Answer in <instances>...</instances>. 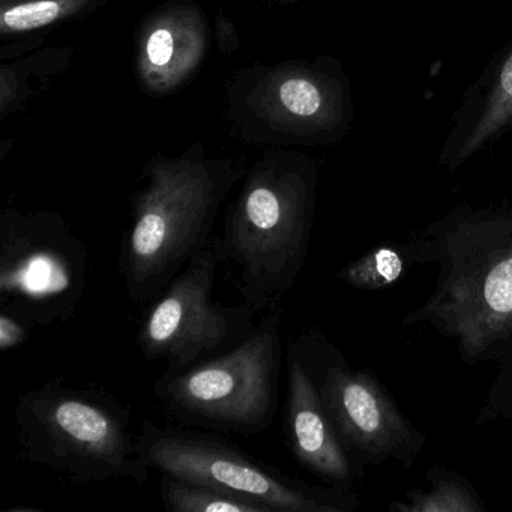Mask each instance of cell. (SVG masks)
Masks as SVG:
<instances>
[{"label": "cell", "mask_w": 512, "mask_h": 512, "mask_svg": "<svg viewBox=\"0 0 512 512\" xmlns=\"http://www.w3.org/2000/svg\"><path fill=\"white\" fill-rule=\"evenodd\" d=\"M14 422L22 457L64 473L71 484H145L151 476L137 455L131 407L97 386L49 380L19 395Z\"/></svg>", "instance_id": "1"}, {"label": "cell", "mask_w": 512, "mask_h": 512, "mask_svg": "<svg viewBox=\"0 0 512 512\" xmlns=\"http://www.w3.org/2000/svg\"><path fill=\"white\" fill-rule=\"evenodd\" d=\"M284 308L266 310L247 340L152 385L161 409L179 425L254 436L269 430L280 407Z\"/></svg>", "instance_id": "2"}, {"label": "cell", "mask_w": 512, "mask_h": 512, "mask_svg": "<svg viewBox=\"0 0 512 512\" xmlns=\"http://www.w3.org/2000/svg\"><path fill=\"white\" fill-rule=\"evenodd\" d=\"M136 449L142 463L160 475L212 485L265 503L275 512H343L355 500L341 488L313 487L290 478L214 431L146 419L137 431Z\"/></svg>", "instance_id": "3"}, {"label": "cell", "mask_w": 512, "mask_h": 512, "mask_svg": "<svg viewBox=\"0 0 512 512\" xmlns=\"http://www.w3.org/2000/svg\"><path fill=\"white\" fill-rule=\"evenodd\" d=\"M311 206L304 193L251 187L214 236L220 265L232 266L245 304L257 313L280 305L307 260Z\"/></svg>", "instance_id": "4"}, {"label": "cell", "mask_w": 512, "mask_h": 512, "mask_svg": "<svg viewBox=\"0 0 512 512\" xmlns=\"http://www.w3.org/2000/svg\"><path fill=\"white\" fill-rule=\"evenodd\" d=\"M89 283L82 239L55 214L7 212L0 220V308L26 325L73 319Z\"/></svg>", "instance_id": "5"}, {"label": "cell", "mask_w": 512, "mask_h": 512, "mask_svg": "<svg viewBox=\"0 0 512 512\" xmlns=\"http://www.w3.org/2000/svg\"><path fill=\"white\" fill-rule=\"evenodd\" d=\"M218 266L211 239L149 302L136 338L143 358L163 361L166 371H179L250 337L257 311L245 302L227 305L212 296Z\"/></svg>", "instance_id": "6"}, {"label": "cell", "mask_w": 512, "mask_h": 512, "mask_svg": "<svg viewBox=\"0 0 512 512\" xmlns=\"http://www.w3.org/2000/svg\"><path fill=\"white\" fill-rule=\"evenodd\" d=\"M316 382L323 406L350 455L409 460L422 436L367 371L341 364L316 332L289 344Z\"/></svg>", "instance_id": "7"}, {"label": "cell", "mask_w": 512, "mask_h": 512, "mask_svg": "<svg viewBox=\"0 0 512 512\" xmlns=\"http://www.w3.org/2000/svg\"><path fill=\"white\" fill-rule=\"evenodd\" d=\"M287 398L284 439L296 461L319 478L349 485L355 476L352 455L338 436L319 389L299 356L287 347Z\"/></svg>", "instance_id": "8"}, {"label": "cell", "mask_w": 512, "mask_h": 512, "mask_svg": "<svg viewBox=\"0 0 512 512\" xmlns=\"http://www.w3.org/2000/svg\"><path fill=\"white\" fill-rule=\"evenodd\" d=\"M161 499L169 512H275L271 506L200 482L161 475Z\"/></svg>", "instance_id": "9"}, {"label": "cell", "mask_w": 512, "mask_h": 512, "mask_svg": "<svg viewBox=\"0 0 512 512\" xmlns=\"http://www.w3.org/2000/svg\"><path fill=\"white\" fill-rule=\"evenodd\" d=\"M512 122V53L500 68L493 91L479 116L478 124L464 142L460 160L478 152L485 143Z\"/></svg>", "instance_id": "10"}, {"label": "cell", "mask_w": 512, "mask_h": 512, "mask_svg": "<svg viewBox=\"0 0 512 512\" xmlns=\"http://www.w3.org/2000/svg\"><path fill=\"white\" fill-rule=\"evenodd\" d=\"M431 481V491L409 493L410 505L395 503L391 509L409 512H479L484 509L469 485L457 476L436 470Z\"/></svg>", "instance_id": "11"}, {"label": "cell", "mask_w": 512, "mask_h": 512, "mask_svg": "<svg viewBox=\"0 0 512 512\" xmlns=\"http://www.w3.org/2000/svg\"><path fill=\"white\" fill-rule=\"evenodd\" d=\"M404 271L403 257L388 247L376 248L343 269L340 278L358 289H383L400 280Z\"/></svg>", "instance_id": "12"}, {"label": "cell", "mask_w": 512, "mask_h": 512, "mask_svg": "<svg viewBox=\"0 0 512 512\" xmlns=\"http://www.w3.org/2000/svg\"><path fill=\"white\" fill-rule=\"evenodd\" d=\"M59 5L50 0L20 5L7 11L4 16L5 28L11 31H29L49 25L58 17Z\"/></svg>", "instance_id": "13"}, {"label": "cell", "mask_w": 512, "mask_h": 512, "mask_svg": "<svg viewBox=\"0 0 512 512\" xmlns=\"http://www.w3.org/2000/svg\"><path fill=\"white\" fill-rule=\"evenodd\" d=\"M284 106L299 116L316 115L322 106V95L313 83L307 80L293 79L284 83L280 91Z\"/></svg>", "instance_id": "14"}, {"label": "cell", "mask_w": 512, "mask_h": 512, "mask_svg": "<svg viewBox=\"0 0 512 512\" xmlns=\"http://www.w3.org/2000/svg\"><path fill=\"white\" fill-rule=\"evenodd\" d=\"M31 326L7 311H0V350L7 353L28 341Z\"/></svg>", "instance_id": "15"}, {"label": "cell", "mask_w": 512, "mask_h": 512, "mask_svg": "<svg viewBox=\"0 0 512 512\" xmlns=\"http://www.w3.org/2000/svg\"><path fill=\"white\" fill-rule=\"evenodd\" d=\"M173 38L169 31L160 29L152 34L148 43V56L152 64L166 65L172 59Z\"/></svg>", "instance_id": "16"}, {"label": "cell", "mask_w": 512, "mask_h": 512, "mask_svg": "<svg viewBox=\"0 0 512 512\" xmlns=\"http://www.w3.org/2000/svg\"><path fill=\"white\" fill-rule=\"evenodd\" d=\"M29 512V511H32V512H35V511H38V509H35V508H11L10 509V512Z\"/></svg>", "instance_id": "17"}]
</instances>
